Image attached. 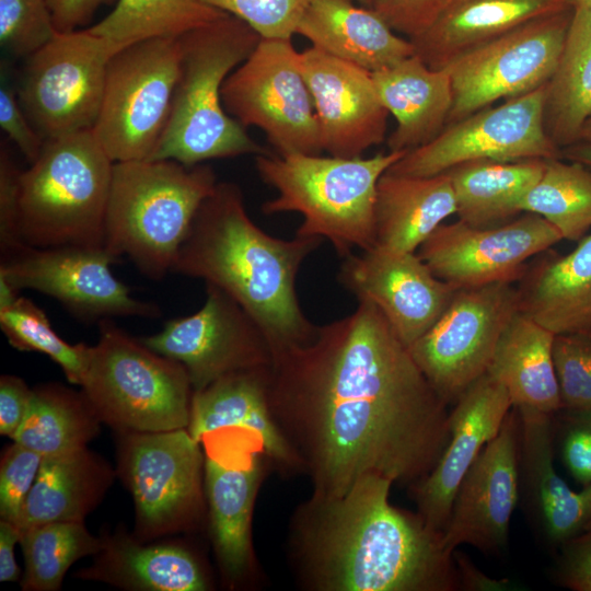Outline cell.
Instances as JSON below:
<instances>
[{"label": "cell", "mask_w": 591, "mask_h": 591, "mask_svg": "<svg viewBox=\"0 0 591 591\" xmlns=\"http://www.w3.org/2000/svg\"><path fill=\"white\" fill-rule=\"evenodd\" d=\"M449 413V438L433 468L413 485L418 514L442 534L467 471L499 432L512 403L506 387L485 373L471 384Z\"/></svg>", "instance_id": "22"}, {"label": "cell", "mask_w": 591, "mask_h": 591, "mask_svg": "<svg viewBox=\"0 0 591 591\" xmlns=\"http://www.w3.org/2000/svg\"><path fill=\"white\" fill-rule=\"evenodd\" d=\"M578 142L591 143V118L584 124Z\"/></svg>", "instance_id": "56"}, {"label": "cell", "mask_w": 591, "mask_h": 591, "mask_svg": "<svg viewBox=\"0 0 591 591\" xmlns=\"http://www.w3.org/2000/svg\"><path fill=\"white\" fill-rule=\"evenodd\" d=\"M323 241L271 236L250 218L241 188L218 182L196 212L171 273L223 290L257 323L275 350L306 343L317 329L301 309L296 282L303 262Z\"/></svg>", "instance_id": "3"}, {"label": "cell", "mask_w": 591, "mask_h": 591, "mask_svg": "<svg viewBox=\"0 0 591 591\" xmlns=\"http://www.w3.org/2000/svg\"><path fill=\"white\" fill-rule=\"evenodd\" d=\"M177 39L181 61L172 107L149 159L193 166L212 159L267 153L222 103L225 79L252 54L260 35L227 14Z\"/></svg>", "instance_id": "4"}, {"label": "cell", "mask_w": 591, "mask_h": 591, "mask_svg": "<svg viewBox=\"0 0 591 591\" xmlns=\"http://www.w3.org/2000/svg\"><path fill=\"white\" fill-rule=\"evenodd\" d=\"M20 544L25 560L22 589L28 591L58 590L73 563L104 548V541L79 521L30 526L21 531Z\"/></svg>", "instance_id": "39"}, {"label": "cell", "mask_w": 591, "mask_h": 591, "mask_svg": "<svg viewBox=\"0 0 591 591\" xmlns=\"http://www.w3.org/2000/svg\"><path fill=\"white\" fill-rule=\"evenodd\" d=\"M21 175L9 151H0V248L4 255L24 243L19 229Z\"/></svg>", "instance_id": "46"}, {"label": "cell", "mask_w": 591, "mask_h": 591, "mask_svg": "<svg viewBox=\"0 0 591 591\" xmlns=\"http://www.w3.org/2000/svg\"><path fill=\"white\" fill-rule=\"evenodd\" d=\"M109 466L88 448L45 456L16 526L79 521L97 506L109 487Z\"/></svg>", "instance_id": "32"}, {"label": "cell", "mask_w": 591, "mask_h": 591, "mask_svg": "<svg viewBox=\"0 0 591 591\" xmlns=\"http://www.w3.org/2000/svg\"><path fill=\"white\" fill-rule=\"evenodd\" d=\"M116 0H47L57 32H72L86 24L103 5Z\"/></svg>", "instance_id": "51"}, {"label": "cell", "mask_w": 591, "mask_h": 591, "mask_svg": "<svg viewBox=\"0 0 591 591\" xmlns=\"http://www.w3.org/2000/svg\"><path fill=\"white\" fill-rule=\"evenodd\" d=\"M297 34L371 73L415 55L410 39L398 36L372 9L355 5L352 0H311Z\"/></svg>", "instance_id": "26"}, {"label": "cell", "mask_w": 591, "mask_h": 591, "mask_svg": "<svg viewBox=\"0 0 591 591\" xmlns=\"http://www.w3.org/2000/svg\"><path fill=\"white\" fill-rule=\"evenodd\" d=\"M519 311L518 288L511 282L457 289L434 324L408 347L447 404L487 372L500 336Z\"/></svg>", "instance_id": "13"}, {"label": "cell", "mask_w": 591, "mask_h": 591, "mask_svg": "<svg viewBox=\"0 0 591 591\" xmlns=\"http://www.w3.org/2000/svg\"><path fill=\"white\" fill-rule=\"evenodd\" d=\"M584 531H591V520L590 522L588 523V525L586 526V530Z\"/></svg>", "instance_id": "59"}, {"label": "cell", "mask_w": 591, "mask_h": 591, "mask_svg": "<svg viewBox=\"0 0 591 591\" xmlns=\"http://www.w3.org/2000/svg\"><path fill=\"white\" fill-rule=\"evenodd\" d=\"M118 259L104 246L35 247L27 244L1 255L0 278L19 291L32 289L60 302L84 321L115 316L157 318L160 308L130 293L111 269Z\"/></svg>", "instance_id": "16"}, {"label": "cell", "mask_w": 591, "mask_h": 591, "mask_svg": "<svg viewBox=\"0 0 591 591\" xmlns=\"http://www.w3.org/2000/svg\"><path fill=\"white\" fill-rule=\"evenodd\" d=\"M572 11L528 21L451 61L445 67L453 95L448 124L546 84L558 65Z\"/></svg>", "instance_id": "12"}, {"label": "cell", "mask_w": 591, "mask_h": 591, "mask_svg": "<svg viewBox=\"0 0 591 591\" xmlns=\"http://www.w3.org/2000/svg\"><path fill=\"white\" fill-rule=\"evenodd\" d=\"M177 38L123 47L111 58L92 132L113 162L144 160L166 126L179 74Z\"/></svg>", "instance_id": "9"}, {"label": "cell", "mask_w": 591, "mask_h": 591, "mask_svg": "<svg viewBox=\"0 0 591 591\" xmlns=\"http://www.w3.org/2000/svg\"><path fill=\"white\" fill-rule=\"evenodd\" d=\"M0 327L12 347L48 356L70 383L81 384L90 346L63 340L51 327L46 313L32 300L20 296L12 305L1 309Z\"/></svg>", "instance_id": "40"}, {"label": "cell", "mask_w": 591, "mask_h": 591, "mask_svg": "<svg viewBox=\"0 0 591 591\" xmlns=\"http://www.w3.org/2000/svg\"><path fill=\"white\" fill-rule=\"evenodd\" d=\"M100 421L82 392L45 384L32 389L27 413L12 439L44 457L51 456L85 448Z\"/></svg>", "instance_id": "36"}, {"label": "cell", "mask_w": 591, "mask_h": 591, "mask_svg": "<svg viewBox=\"0 0 591 591\" xmlns=\"http://www.w3.org/2000/svg\"><path fill=\"white\" fill-rule=\"evenodd\" d=\"M99 327L80 386L100 420L119 432L187 429L194 391L185 368L111 318Z\"/></svg>", "instance_id": "8"}, {"label": "cell", "mask_w": 591, "mask_h": 591, "mask_svg": "<svg viewBox=\"0 0 591 591\" xmlns=\"http://www.w3.org/2000/svg\"><path fill=\"white\" fill-rule=\"evenodd\" d=\"M545 162L475 160L449 170L459 220L486 228L521 213L519 202L540 179Z\"/></svg>", "instance_id": "33"}, {"label": "cell", "mask_w": 591, "mask_h": 591, "mask_svg": "<svg viewBox=\"0 0 591 591\" xmlns=\"http://www.w3.org/2000/svg\"><path fill=\"white\" fill-rule=\"evenodd\" d=\"M393 482L360 476L339 497L312 498L294 521V551L321 591H454L453 553L417 513L392 506Z\"/></svg>", "instance_id": "2"}, {"label": "cell", "mask_w": 591, "mask_h": 591, "mask_svg": "<svg viewBox=\"0 0 591 591\" xmlns=\"http://www.w3.org/2000/svg\"><path fill=\"white\" fill-rule=\"evenodd\" d=\"M268 368L234 372L194 392L187 429L198 442L221 430L244 431L281 470L303 471L299 454L273 414Z\"/></svg>", "instance_id": "23"}, {"label": "cell", "mask_w": 591, "mask_h": 591, "mask_svg": "<svg viewBox=\"0 0 591 591\" xmlns=\"http://www.w3.org/2000/svg\"><path fill=\"white\" fill-rule=\"evenodd\" d=\"M518 288L519 310L555 335L591 336V235L565 256L526 269Z\"/></svg>", "instance_id": "29"}, {"label": "cell", "mask_w": 591, "mask_h": 591, "mask_svg": "<svg viewBox=\"0 0 591 591\" xmlns=\"http://www.w3.org/2000/svg\"><path fill=\"white\" fill-rule=\"evenodd\" d=\"M591 118V10L573 8L564 48L546 83L544 127L560 149L579 141Z\"/></svg>", "instance_id": "34"}, {"label": "cell", "mask_w": 591, "mask_h": 591, "mask_svg": "<svg viewBox=\"0 0 591 591\" xmlns=\"http://www.w3.org/2000/svg\"><path fill=\"white\" fill-rule=\"evenodd\" d=\"M453 559L456 567L460 589L472 591H502L510 589L508 580H496L487 577L466 555L456 549L453 551Z\"/></svg>", "instance_id": "52"}, {"label": "cell", "mask_w": 591, "mask_h": 591, "mask_svg": "<svg viewBox=\"0 0 591 591\" xmlns=\"http://www.w3.org/2000/svg\"><path fill=\"white\" fill-rule=\"evenodd\" d=\"M406 152L370 158L322 154H258L262 181L277 190L263 204L265 215L298 212L303 217L298 236L329 241L341 258L355 248L375 246V200L380 177Z\"/></svg>", "instance_id": "5"}, {"label": "cell", "mask_w": 591, "mask_h": 591, "mask_svg": "<svg viewBox=\"0 0 591 591\" xmlns=\"http://www.w3.org/2000/svg\"><path fill=\"white\" fill-rule=\"evenodd\" d=\"M57 34L47 0H0V45L26 58Z\"/></svg>", "instance_id": "41"}, {"label": "cell", "mask_w": 591, "mask_h": 591, "mask_svg": "<svg viewBox=\"0 0 591 591\" xmlns=\"http://www.w3.org/2000/svg\"><path fill=\"white\" fill-rule=\"evenodd\" d=\"M44 456L13 441L1 455L0 519L18 524Z\"/></svg>", "instance_id": "44"}, {"label": "cell", "mask_w": 591, "mask_h": 591, "mask_svg": "<svg viewBox=\"0 0 591 591\" xmlns=\"http://www.w3.org/2000/svg\"><path fill=\"white\" fill-rule=\"evenodd\" d=\"M323 152L357 158L385 139L389 112L372 73L313 46L301 51Z\"/></svg>", "instance_id": "21"}, {"label": "cell", "mask_w": 591, "mask_h": 591, "mask_svg": "<svg viewBox=\"0 0 591 591\" xmlns=\"http://www.w3.org/2000/svg\"><path fill=\"white\" fill-rule=\"evenodd\" d=\"M21 530L12 522L0 520V581H15L20 569L14 558V546L20 543Z\"/></svg>", "instance_id": "53"}, {"label": "cell", "mask_w": 591, "mask_h": 591, "mask_svg": "<svg viewBox=\"0 0 591 591\" xmlns=\"http://www.w3.org/2000/svg\"><path fill=\"white\" fill-rule=\"evenodd\" d=\"M571 8L567 0H451L438 20L410 42L431 69L528 22Z\"/></svg>", "instance_id": "28"}, {"label": "cell", "mask_w": 591, "mask_h": 591, "mask_svg": "<svg viewBox=\"0 0 591 591\" xmlns=\"http://www.w3.org/2000/svg\"><path fill=\"white\" fill-rule=\"evenodd\" d=\"M92 577L131 590L205 591L208 582L195 557L171 544L143 545L128 537L104 541Z\"/></svg>", "instance_id": "35"}, {"label": "cell", "mask_w": 591, "mask_h": 591, "mask_svg": "<svg viewBox=\"0 0 591 591\" xmlns=\"http://www.w3.org/2000/svg\"><path fill=\"white\" fill-rule=\"evenodd\" d=\"M119 49L86 28L57 32L25 58L18 97L45 140L92 129L102 104L107 65Z\"/></svg>", "instance_id": "11"}, {"label": "cell", "mask_w": 591, "mask_h": 591, "mask_svg": "<svg viewBox=\"0 0 591 591\" xmlns=\"http://www.w3.org/2000/svg\"><path fill=\"white\" fill-rule=\"evenodd\" d=\"M455 212L447 172L426 177L385 172L376 186L375 246L416 252Z\"/></svg>", "instance_id": "30"}, {"label": "cell", "mask_w": 591, "mask_h": 591, "mask_svg": "<svg viewBox=\"0 0 591 591\" xmlns=\"http://www.w3.org/2000/svg\"><path fill=\"white\" fill-rule=\"evenodd\" d=\"M259 448H251L236 457L212 448L205 455L204 491L212 542L231 583L242 580L253 564L252 514L264 473Z\"/></svg>", "instance_id": "24"}, {"label": "cell", "mask_w": 591, "mask_h": 591, "mask_svg": "<svg viewBox=\"0 0 591 591\" xmlns=\"http://www.w3.org/2000/svg\"><path fill=\"white\" fill-rule=\"evenodd\" d=\"M227 14L200 0H117L89 30L123 48L150 38H178Z\"/></svg>", "instance_id": "37"}, {"label": "cell", "mask_w": 591, "mask_h": 591, "mask_svg": "<svg viewBox=\"0 0 591 591\" xmlns=\"http://www.w3.org/2000/svg\"><path fill=\"white\" fill-rule=\"evenodd\" d=\"M519 429L515 413H509L460 484L442 533L450 553L461 545L487 554L506 548L520 491Z\"/></svg>", "instance_id": "20"}, {"label": "cell", "mask_w": 591, "mask_h": 591, "mask_svg": "<svg viewBox=\"0 0 591 591\" xmlns=\"http://www.w3.org/2000/svg\"><path fill=\"white\" fill-rule=\"evenodd\" d=\"M225 112L264 131L277 154H322L314 101L291 38H262L225 79Z\"/></svg>", "instance_id": "10"}, {"label": "cell", "mask_w": 591, "mask_h": 591, "mask_svg": "<svg viewBox=\"0 0 591 591\" xmlns=\"http://www.w3.org/2000/svg\"><path fill=\"white\" fill-rule=\"evenodd\" d=\"M218 184L211 166L174 160L114 162L104 247L152 280L171 273L202 201Z\"/></svg>", "instance_id": "6"}, {"label": "cell", "mask_w": 591, "mask_h": 591, "mask_svg": "<svg viewBox=\"0 0 591 591\" xmlns=\"http://www.w3.org/2000/svg\"><path fill=\"white\" fill-rule=\"evenodd\" d=\"M561 546L559 582L575 591H591V531L580 533Z\"/></svg>", "instance_id": "49"}, {"label": "cell", "mask_w": 591, "mask_h": 591, "mask_svg": "<svg viewBox=\"0 0 591 591\" xmlns=\"http://www.w3.org/2000/svg\"><path fill=\"white\" fill-rule=\"evenodd\" d=\"M0 126L30 164L37 160L45 139L33 126L18 97V91L2 73L0 88Z\"/></svg>", "instance_id": "47"}, {"label": "cell", "mask_w": 591, "mask_h": 591, "mask_svg": "<svg viewBox=\"0 0 591 591\" xmlns=\"http://www.w3.org/2000/svg\"><path fill=\"white\" fill-rule=\"evenodd\" d=\"M554 338L555 334L520 311L499 338L487 373L506 387L519 412L553 415L561 409Z\"/></svg>", "instance_id": "31"}, {"label": "cell", "mask_w": 591, "mask_h": 591, "mask_svg": "<svg viewBox=\"0 0 591 591\" xmlns=\"http://www.w3.org/2000/svg\"><path fill=\"white\" fill-rule=\"evenodd\" d=\"M357 1H358L359 3H361L362 5L368 7V8H369L370 2H371V0H357Z\"/></svg>", "instance_id": "58"}, {"label": "cell", "mask_w": 591, "mask_h": 591, "mask_svg": "<svg viewBox=\"0 0 591 591\" xmlns=\"http://www.w3.org/2000/svg\"><path fill=\"white\" fill-rule=\"evenodd\" d=\"M553 359L561 409L591 412V336L555 335Z\"/></svg>", "instance_id": "42"}, {"label": "cell", "mask_w": 591, "mask_h": 591, "mask_svg": "<svg viewBox=\"0 0 591 591\" xmlns=\"http://www.w3.org/2000/svg\"><path fill=\"white\" fill-rule=\"evenodd\" d=\"M571 8H583L591 10V0H567Z\"/></svg>", "instance_id": "57"}, {"label": "cell", "mask_w": 591, "mask_h": 591, "mask_svg": "<svg viewBox=\"0 0 591 591\" xmlns=\"http://www.w3.org/2000/svg\"><path fill=\"white\" fill-rule=\"evenodd\" d=\"M151 350L181 363L194 392L228 374L268 367L271 345L251 315L220 288L206 283V300L195 313L167 321L140 339Z\"/></svg>", "instance_id": "17"}, {"label": "cell", "mask_w": 591, "mask_h": 591, "mask_svg": "<svg viewBox=\"0 0 591 591\" xmlns=\"http://www.w3.org/2000/svg\"><path fill=\"white\" fill-rule=\"evenodd\" d=\"M546 84L448 124L426 144L406 152L386 172L433 176L475 160L560 158L544 127Z\"/></svg>", "instance_id": "15"}, {"label": "cell", "mask_w": 591, "mask_h": 591, "mask_svg": "<svg viewBox=\"0 0 591 591\" xmlns=\"http://www.w3.org/2000/svg\"><path fill=\"white\" fill-rule=\"evenodd\" d=\"M268 398L315 496L339 497L369 473L414 485L449 438L448 404L368 300L273 350Z\"/></svg>", "instance_id": "1"}, {"label": "cell", "mask_w": 591, "mask_h": 591, "mask_svg": "<svg viewBox=\"0 0 591 591\" xmlns=\"http://www.w3.org/2000/svg\"><path fill=\"white\" fill-rule=\"evenodd\" d=\"M451 0H371L369 8L396 33L412 39L426 32Z\"/></svg>", "instance_id": "45"}, {"label": "cell", "mask_w": 591, "mask_h": 591, "mask_svg": "<svg viewBox=\"0 0 591 591\" xmlns=\"http://www.w3.org/2000/svg\"><path fill=\"white\" fill-rule=\"evenodd\" d=\"M519 210L546 219L563 240H581L591 228V169L560 158L546 160L543 174L521 198Z\"/></svg>", "instance_id": "38"}, {"label": "cell", "mask_w": 591, "mask_h": 591, "mask_svg": "<svg viewBox=\"0 0 591 591\" xmlns=\"http://www.w3.org/2000/svg\"><path fill=\"white\" fill-rule=\"evenodd\" d=\"M119 474L143 537L189 525L202 506L205 456L188 429L120 432Z\"/></svg>", "instance_id": "14"}, {"label": "cell", "mask_w": 591, "mask_h": 591, "mask_svg": "<svg viewBox=\"0 0 591 591\" xmlns=\"http://www.w3.org/2000/svg\"><path fill=\"white\" fill-rule=\"evenodd\" d=\"M337 278L358 300L373 303L407 348L434 324L457 290L416 252L379 246L343 258Z\"/></svg>", "instance_id": "19"}, {"label": "cell", "mask_w": 591, "mask_h": 591, "mask_svg": "<svg viewBox=\"0 0 591 591\" xmlns=\"http://www.w3.org/2000/svg\"><path fill=\"white\" fill-rule=\"evenodd\" d=\"M563 240L540 215L523 216L502 224L477 228L456 221L440 224L417 254L431 271L455 289L522 278L526 262Z\"/></svg>", "instance_id": "18"}, {"label": "cell", "mask_w": 591, "mask_h": 591, "mask_svg": "<svg viewBox=\"0 0 591 591\" xmlns=\"http://www.w3.org/2000/svg\"><path fill=\"white\" fill-rule=\"evenodd\" d=\"M380 101L396 120L389 151L419 148L447 126L453 103L447 68L431 69L417 55L372 73Z\"/></svg>", "instance_id": "27"}, {"label": "cell", "mask_w": 591, "mask_h": 591, "mask_svg": "<svg viewBox=\"0 0 591 591\" xmlns=\"http://www.w3.org/2000/svg\"><path fill=\"white\" fill-rule=\"evenodd\" d=\"M114 162L91 129L47 139L22 171L19 229L35 247H101Z\"/></svg>", "instance_id": "7"}, {"label": "cell", "mask_w": 591, "mask_h": 591, "mask_svg": "<svg viewBox=\"0 0 591 591\" xmlns=\"http://www.w3.org/2000/svg\"><path fill=\"white\" fill-rule=\"evenodd\" d=\"M19 292L5 279L0 278V310L12 305L19 299Z\"/></svg>", "instance_id": "55"}, {"label": "cell", "mask_w": 591, "mask_h": 591, "mask_svg": "<svg viewBox=\"0 0 591 591\" xmlns=\"http://www.w3.org/2000/svg\"><path fill=\"white\" fill-rule=\"evenodd\" d=\"M561 157L576 161L591 169V143L577 142L561 150Z\"/></svg>", "instance_id": "54"}, {"label": "cell", "mask_w": 591, "mask_h": 591, "mask_svg": "<svg viewBox=\"0 0 591 591\" xmlns=\"http://www.w3.org/2000/svg\"><path fill=\"white\" fill-rule=\"evenodd\" d=\"M520 472L542 532L549 544L564 545L591 520V484L572 490L554 466L552 415L519 412Z\"/></svg>", "instance_id": "25"}, {"label": "cell", "mask_w": 591, "mask_h": 591, "mask_svg": "<svg viewBox=\"0 0 591 591\" xmlns=\"http://www.w3.org/2000/svg\"><path fill=\"white\" fill-rule=\"evenodd\" d=\"M32 398V389L19 376L0 378V433L11 439L21 426Z\"/></svg>", "instance_id": "50"}, {"label": "cell", "mask_w": 591, "mask_h": 591, "mask_svg": "<svg viewBox=\"0 0 591 591\" xmlns=\"http://www.w3.org/2000/svg\"><path fill=\"white\" fill-rule=\"evenodd\" d=\"M248 24L262 38H291L311 0H200Z\"/></svg>", "instance_id": "43"}, {"label": "cell", "mask_w": 591, "mask_h": 591, "mask_svg": "<svg viewBox=\"0 0 591 591\" xmlns=\"http://www.w3.org/2000/svg\"><path fill=\"white\" fill-rule=\"evenodd\" d=\"M565 412L563 462L575 480L587 486L591 484V412Z\"/></svg>", "instance_id": "48"}]
</instances>
